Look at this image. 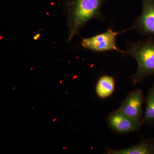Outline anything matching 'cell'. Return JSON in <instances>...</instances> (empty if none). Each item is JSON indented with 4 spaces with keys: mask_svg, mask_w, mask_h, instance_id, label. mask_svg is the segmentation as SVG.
Instances as JSON below:
<instances>
[{
    "mask_svg": "<svg viewBox=\"0 0 154 154\" xmlns=\"http://www.w3.org/2000/svg\"><path fill=\"white\" fill-rule=\"evenodd\" d=\"M108 0H65L63 7L68 29L67 41L70 42L89 21L97 19L104 22L102 6Z\"/></svg>",
    "mask_w": 154,
    "mask_h": 154,
    "instance_id": "cell-1",
    "label": "cell"
},
{
    "mask_svg": "<svg viewBox=\"0 0 154 154\" xmlns=\"http://www.w3.org/2000/svg\"><path fill=\"white\" fill-rule=\"evenodd\" d=\"M126 49L122 55L134 59L137 63V68L130 77L133 85L141 83L148 76L154 77V37H149L144 40L127 41Z\"/></svg>",
    "mask_w": 154,
    "mask_h": 154,
    "instance_id": "cell-2",
    "label": "cell"
},
{
    "mask_svg": "<svg viewBox=\"0 0 154 154\" xmlns=\"http://www.w3.org/2000/svg\"><path fill=\"white\" fill-rule=\"evenodd\" d=\"M128 30H130V29L116 31L109 28L103 33L88 38H82L81 46L96 52L105 53L114 51L122 54L124 51L119 49L117 47L116 37L122 32Z\"/></svg>",
    "mask_w": 154,
    "mask_h": 154,
    "instance_id": "cell-3",
    "label": "cell"
},
{
    "mask_svg": "<svg viewBox=\"0 0 154 154\" xmlns=\"http://www.w3.org/2000/svg\"><path fill=\"white\" fill-rule=\"evenodd\" d=\"M105 120L111 131L117 134L137 132L142 125L141 122L130 117L119 109L110 112Z\"/></svg>",
    "mask_w": 154,
    "mask_h": 154,
    "instance_id": "cell-4",
    "label": "cell"
},
{
    "mask_svg": "<svg viewBox=\"0 0 154 154\" xmlns=\"http://www.w3.org/2000/svg\"><path fill=\"white\" fill-rule=\"evenodd\" d=\"M142 12L133 22L130 30L142 36L154 37V0H142Z\"/></svg>",
    "mask_w": 154,
    "mask_h": 154,
    "instance_id": "cell-5",
    "label": "cell"
},
{
    "mask_svg": "<svg viewBox=\"0 0 154 154\" xmlns=\"http://www.w3.org/2000/svg\"><path fill=\"white\" fill-rule=\"evenodd\" d=\"M144 101L142 91L140 89H136L128 95L119 109L130 117L141 122Z\"/></svg>",
    "mask_w": 154,
    "mask_h": 154,
    "instance_id": "cell-6",
    "label": "cell"
},
{
    "mask_svg": "<svg viewBox=\"0 0 154 154\" xmlns=\"http://www.w3.org/2000/svg\"><path fill=\"white\" fill-rule=\"evenodd\" d=\"M105 154H154V138L141 140L140 142L130 147L122 149L106 147Z\"/></svg>",
    "mask_w": 154,
    "mask_h": 154,
    "instance_id": "cell-7",
    "label": "cell"
},
{
    "mask_svg": "<svg viewBox=\"0 0 154 154\" xmlns=\"http://www.w3.org/2000/svg\"><path fill=\"white\" fill-rule=\"evenodd\" d=\"M115 88L114 77L109 75H104L99 78L96 84V94L99 98L106 99L113 94Z\"/></svg>",
    "mask_w": 154,
    "mask_h": 154,
    "instance_id": "cell-8",
    "label": "cell"
},
{
    "mask_svg": "<svg viewBox=\"0 0 154 154\" xmlns=\"http://www.w3.org/2000/svg\"><path fill=\"white\" fill-rule=\"evenodd\" d=\"M146 102L145 111L142 119V124L154 125V84L148 92Z\"/></svg>",
    "mask_w": 154,
    "mask_h": 154,
    "instance_id": "cell-9",
    "label": "cell"
}]
</instances>
